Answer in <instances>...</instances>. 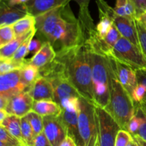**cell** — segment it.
<instances>
[{"mask_svg":"<svg viewBox=\"0 0 146 146\" xmlns=\"http://www.w3.org/2000/svg\"><path fill=\"white\" fill-rule=\"evenodd\" d=\"M37 37L48 42L56 52L85 44L82 24L70 4L56 7L36 17Z\"/></svg>","mask_w":146,"mask_h":146,"instance_id":"obj_1","label":"cell"},{"mask_svg":"<svg viewBox=\"0 0 146 146\" xmlns=\"http://www.w3.org/2000/svg\"><path fill=\"white\" fill-rule=\"evenodd\" d=\"M90 50L86 44L56 53L68 81L82 97L94 104Z\"/></svg>","mask_w":146,"mask_h":146,"instance_id":"obj_2","label":"cell"},{"mask_svg":"<svg viewBox=\"0 0 146 146\" xmlns=\"http://www.w3.org/2000/svg\"><path fill=\"white\" fill-rule=\"evenodd\" d=\"M111 75V99L106 110L115 121L125 130L128 122L135 115L136 106L131 94L123 87L116 78L110 66Z\"/></svg>","mask_w":146,"mask_h":146,"instance_id":"obj_3","label":"cell"},{"mask_svg":"<svg viewBox=\"0 0 146 146\" xmlns=\"http://www.w3.org/2000/svg\"><path fill=\"white\" fill-rule=\"evenodd\" d=\"M91 52V51H90ZM94 104L106 109L111 99L110 64L105 56L91 52Z\"/></svg>","mask_w":146,"mask_h":146,"instance_id":"obj_4","label":"cell"},{"mask_svg":"<svg viewBox=\"0 0 146 146\" xmlns=\"http://www.w3.org/2000/svg\"><path fill=\"white\" fill-rule=\"evenodd\" d=\"M78 132L80 146H96L98 129L96 105L82 96L78 103Z\"/></svg>","mask_w":146,"mask_h":146,"instance_id":"obj_5","label":"cell"},{"mask_svg":"<svg viewBox=\"0 0 146 146\" xmlns=\"http://www.w3.org/2000/svg\"><path fill=\"white\" fill-rule=\"evenodd\" d=\"M106 57H113L135 71L146 69V59L141 48L122 36Z\"/></svg>","mask_w":146,"mask_h":146,"instance_id":"obj_6","label":"cell"},{"mask_svg":"<svg viewBox=\"0 0 146 146\" xmlns=\"http://www.w3.org/2000/svg\"><path fill=\"white\" fill-rule=\"evenodd\" d=\"M100 146H115L121 126L106 109L96 106Z\"/></svg>","mask_w":146,"mask_h":146,"instance_id":"obj_7","label":"cell"},{"mask_svg":"<svg viewBox=\"0 0 146 146\" xmlns=\"http://www.w3.org/2000/svg\"><path fill=\"white\" fill-rule=\"evenodd\" d=\"M48 80L54 87V101L58 103L61 109L78 103L81 95L65 76H58Z\"/></svg>","mask_w":146,"mask_h":146,"instance_id":"obj_8","label":"cell"},{"mask_svg":"<svg viewBox=\"0 0 146 146\" xmlns=\"http://www.w3.org/2000/svg\"><path fill=\"white\" fill-rule=\"evenodd\" d=\"M101 1L105 9L111 17L115 28L118 29L121 36L128 39L135 45L140 47L135 19L118 15L115 13L114 8L111 7L106 0H101Z\"/></svg>","mask_w":146,"mask_h":146,"instance_id":"obj_9","label":"cell"},{"mask_svg":"<svg viewBox=\"0 0 146 146\" xmlns=\"http://www.w3.org/2000/svg\"><path fill=\"white\" fill-rule=\"evenodd\" d=\"M113 72L118 81L128 93L132 95L135 87L138 84L136 72L130 66L123 64L111 57H106Z\"/></svg>","mask_w":146,"mask_h":146,"instance_id":"obj_10","label":"cell"},{"mask_svg":"<svg viewBox=\"0 0 146 146\" xmlns=\"http://www.w3.org/2000/svg\"><path fill=\"white\" fill-rule=\"evenodd\" d=\"M24 91H27V87L21 82L19 70L1 74L0 97L9 100Z\"/></svg>","mask_w":146,"mask_h":146,"instance_id":"obj_11","label":"cell"},{"mask_svg":"<svg viewBox=\"0 0 146 146\" xmlns=\"http://www.w3.org/2000/svg\"><path fill=\"white\" fill-rule=\"evenodd\" d=\"M44 132L52 146H59L66 137L67 131L59 116H44Z\"/></svg>","mask_w":146,"mask_h":146,"instance_id":"obj_12","label":"cell"},{"mask_svg":"<svg viewBox=\"0 0 146 146\" xmlns=\"http://www.w3.org/2000/svg\"><path fill=\"white\" fill-rule=\"evenodd\" d=\"M34 100L27 91L21 92L9 100L5 110L9 115H14L19 117L27 115L33 110Z\"/></svg>","mask_w":146,"mask_h":146,"instance_id":"obj_13","label":"cell"},{"mask_svg":"<svg viewBox=\"0 0 146 146\" xmlns=\"http://www.w3.org/2000/svg\"><path fill=\"white\" fill-rule=\"evenodd\" d=\"M59 117L66 129L67 135L74 139L77 145H81L78 132V104L74 107L62 109Z\"/></svg>","mask_w":146,"mask_h":146,"instance_id":"obj_14","label":"cell"},{"mask_svg":"<svg viewBox=\"0 0 146 146\" xmlns=\"http://www.w3.org/2000/svg\"><path fill=\"white\" fill-rule=\"evenodd\" d=\"M29 14L24 5H8L6 1H1L0 5V27L11 26Z\"/></svg>","mask_w":146,"mask_h":146,"instance_id":"obj_15","label":"cell"},{"mask_svg":"<svg viewBox=\"0 0 146 146\" xmlns=\"http://www.w3.org/2000/svg\"><path fill=\"white\" fill-rule=\"evenodd\" d=\"M34 101L54 100V87L51 82L40 76L32 86L27 90Z\"/></svg>","mask_w":146,"mask_h":146,"instance_id":"obj_16","label":"cell"},{"mask_svg":"<svg viewBox=\"0 0 146 146\" xmlns=\"http://www.w3.org/2000/svg\"><path fill=\"white\" fill-rule=\"evenodd\" d=\"M71 1L72 0H29L24 6L29 14L37 17L54 8L70 4Z\"/></svg>","mask_w":146,"mask_h":146,"instance_id":"obj_17","label":"cell"},{"mask_svg":"<svg viewBox=\"0 0 146 146\" xmlns=\"http://www.w3.org/2000/svg\"><path fill=\"white\" fill-rule=\"evenodd\" d=\"M56 57V52L48 42H45L42 48L33 57L28 59V63L41 69L54 61Z\"/></svg>","mask_w":146,"mask_h":146,"instance_id":"obj_18","label":"cell"},{"mask_svg":"<svg viewBox=\"0 0 146 146\" xmlns=\"http://www.w3.org/2000/svg\"><path fill=\"white\" fill-rule=\"evenodd\" d=\"M33 110L42 117H44V116H59L62 112L61 106L54 100L34 101Z\"/></svg>","mask_w":146,"mask_h":146,"instance_id":"obj_19","label":"cell"},{"mask_svg":"<svg viewBox=\"0 0 146 146\" xmlns=\"http://www.w3.org/2000/svg\"><path fill=\"white\" fill-rule=\"evenodd\" d=\"M35 30H36V28L34 29L30 32L27 33V34H24V35L19 36V37H16L14 40L10 42L7 44L2 47H0V60H10L14 57V54L19 47L21 46V44L34 32Z\"/></svg>","mask_w":146,"mask_h":146,"instance_id":"obj_20","label":"cell"},{"mask_svg":"<svg viewBox=\"0 0 146 146\" xmlns=\"http://www.w3.org/2000/svg\"><path fill=\"white\" fill-rule=\"evenodd\" d=\"M19 71L21 82L26 86L27 91L40 77L39 69L28 63L27 60L26 64L20 69Z\"/></svg>","mask_w":146,"mask_h":146,"instance_id":"obj_21","label":"cell"},{"mask_svg":"<svg viewBox=\"0 0 146 146\" xmlns=\"http://www.w3.org/2000/svg\"><path fill=\"white\" fill-rule=\"evenodd\" d=\"M21 117L14 115H9L1 123H0V125L3 126L11 135L18 139L23 145H25L21 135Z\"/></svg>","mask_w":146,"mask_h":146,"instance_id":"obj_22","label":"cell"},{"mask_svg":"<svg viewBox=\"0 0 146 146\" xmlns=\"http://www.w3.org/2000/svg\"><path fill=\"white\" fill-rule=\"evenodd\" d=\"M16 37L24 35L36 29V17L28 14L11 25Z\"/></svg>","mask_w":146,"mask_h":146,"instance_id":"obj_23","label":"cell"},{"mask_svg":"<svg viewBox=\"0 0 146 146\" xmlns=\"http://www.w3.org/2000/svg\"><path fill=\"white\" fill-rule=\"evenodd\" d=\"M115 13L121 17L136 19L138 18L135 6L133 0H115Z\"/></svg>","mask_w":146,"mask_h":146,"instance_id":"obj_24","label":"cell"},{"mask_svg":"<svg viewBox=\"0 0 146 146\" xmlns=\"http://www.w3.org/2000/svg\"><path fill=\"white\" fill-rule=\"evenodd\" d=\"M76 2L79 7L78 17L81 24L85 27L94 24V19L89 11V4L91 0H72Z\"/></svg>","mask_w":146,"mask_h":146,"instance_id":"obj_25","label":"cell"},{"mask_svg":"<svg viewBox=\"0 0 146 146\" xmlns=\"http://www.w3.org/2000/svg\"><path fill=\"white\" fill-rule=\"evenodd\" d=\"M21 130L24 144L27 146H32L36 135L31 124L26 117L21 118Z\"/></svg>","mask_w":146,"mask_h":146,"instance_id":"obj_26","label":"cell"},{"mask_svg":"<svg viewBox=\"0 0 146 146\" xmlns=\"http://www.w3.org/2000/svg\"><path fill=\"white\" fill-rule=\"evenodd\" d=\"M24 117L30 123L36 135L44 132V119L42 116L34 110H31Z\"/></svg>","mask_w":146,"mask_h":146,"instance_id":"obj_27","label":"cell"},{"mask_svg":"<svg viewBox=\"0 0 146 146\" xmlns=\"http://www.w3.org/2000/svg\"><path fill=\"white\" fill-rule=\"evenodd\" d=\"M36 34V30L34 31L22 44H21L19 49L17 50V51L16 52L15 54H14V57L11 58V60H13L15 62H25L26 59L25 57L27 55H29V47L30 42H31V39L34 37Z\"/></svg>","mask_w":146,"mask_h":146,"instance_id":"obj_28","label":"cell"},{"mask_svg":"<svg viewBox=\"0 0 146 146\" xmlns=\"http://www.w3.org/2000/svg\"><path fill=\"white\" fill-rule=\"evenodd\" d=\"M22 143L0 125V146H21Z\"/></svg>","mask_w":146,"mask_h":146,"instance_id":"obj_29","label":"cell"},{"mask_svg":"<svg viewBox=\"0 0 146 146\" xmlns=\"http://www.w3.org/2000/svg\"><path fill=\"white\" fill-rule=\"evenodd\" d=\"M27 60L24 62H15L13 60H0V74H5V73L10 72L14 70H20L27 62Z\"/></svg>","mask_w":146,"mask_h":146,"instance_id":"obj_30","label":"cell"},{"mask_svg":"<svg viewBox=\"0 0 146 146\" xmlns=\"http://www.w3.org/2000/svg\"><path fill=\"white\" fill-rule=\"evenodd\" d=\"M16 38L11 26H4L0 28V47H2Z\"/></svg>","mask_w":146,"mask_h":146,"instance_id":"obj_31","label":"cell"},{"mask_svg":"<svg viewBox=\"0 0 146 146\" xmlns=\"http://www.w3.org/2000/svg\"><path fill=\"white\" fill-rule=\"evenodd\" d=\"M135 24L138 31L140 47L146 59V29L142 21L138 18L135 19Z\"/></svg>","mask_w":146,"mask_h":146,"instance_id":"obj_32","label":"cell"},{"mask_svg":"<svg viewBox=\"0 0 146 146\" xmlns=\"http://www.w3.org/2000/svg\"><path fill=\"white\" fill-rule=\"evenodd\" d=\"M133 100L135 106L140 105L141 102L146 98V87L143 84H138L132 93Z\"/></svg>","mask_w":146,"mask_h":146,"instance_id":"obj_33","label":"cell"},{"mask_svg":"<svg viewBox=\"0 0 146 146\" xmlns=\"http://www.w3.org/2000/svg\"><path fill=\"white\" fill-rule=\"evenodd\" d=\"M141 122H142L141 117L138 114L135 113V115L128 122L125 130L128 131L132 136L135 135L138 133V130H139V127L141 125Z\"/></svg>","mask_w":146,"mask_h":146,"instance_id":"obj_34","label":"cell"},{"mask_svg":"<svg viewBox=\"0 0 146 146\" xmlns=\"http://www.w3.org/2000/svg\"><path fill=\"white\" fill-rule=\"evenodd\" d=\"M133 140V137L128 131L121 129L117 134L115 146H127Z\"/></svg>","mask_w":146,"mask_h":146,"instance_id":"obj_35","label":"cell"},{"mask_svg":"<svg viewBox=\"0 0 146 146\" xmlns=\"http://www.w3.org/2000/svg\"><path fill=\"white\" fill-rule=\"evenodd\" d=\"M135 113L138 114L141 117V120H142L139 130H138V133H137L135 135L138 136V137H140L143 140L146 141V114L140 106H137L136 107V112H135Z\"/></svg>","mask_w":146,"mask_h":146,"instance_id":"obj_36","label":"cell"},{"mask_svg":"<svg viewBox=\"0 0 146 146\" xmlns=\"http://www.w3.org/2000/svg\"><path fill=\"white\" fill-rule=\"evenodd\" d=\"M44 42L43 40H40L39 38H34V37L31 39L30 42L29 47V55H35L44 45Z\"/></svg>","mask_w":146,"mask_h":146,"instance_id":"obj_37","label":"cell"},{"mask_svg":"<svg viewBox=\"0 0 146 146\" xmlns=\"http://www.w3.org/2000/svg\"><path fill=\"white\" fill-rule=\"evenodd\" d=\"M32 146H52L44 132L36 135L33 142Z\"/></svg>","mask_w":146,"mask_h":146,"instance_id":"obj_38","label":"cell"},{"mask_svg":"<svg viewBox=\"0 0 146 146\" xmlns=\"http://www.w3.org/2000/svg\"><path fill=\"white\" fill-rule=\"evenodd\" d=\"M135 6L138 18L146 12V0H133ZM137 18V19H138Z\"/></svg>","mask_w":146,"mask_h":146,"instance_id":"obj_39","label":"cell"},{"mask_svg":"<svg viewBox=\"0 0 146 146\" xmlns=\"http://www.w3.org/2000/svg\"><path fill=\"white\" fill-rule=\"evenodd\" d=\"M136 77L138 84H143L146 87V69L136 70Z\"/></svg>","mask_w":146,"mask_h":146,"instance_id":"obj_40","label":"cell"},{"mask_svg":"<svg viewBox=\"0 0 146 146\" xmlns=\"http://www.w3.org/2000/svg\"><path fill=\"white\" fill-rule=\"evenodd\" d=\"M59 146H78L76 142L74 141V139L71 138V137L67 135L66 137L63 140L59 145Z\"/></svg>","mask_w":146,"mask_h":146,"instance_id":"obj_41","label":"cell"},{"mask_svg":"<svg viewBox=\"0 0 146 146\" xmlns=\"http://www.w3.org/2000/svg\"><path fill=\"white\" fill-rule=\"evenodd\" d=\"M29 1V0H7L6 2L8 4V5L11 6V7H14V6L24 5Z\"/></svg>","mask_w":146,"mask_h":146,"instance_id":"obj_42","label":"cell"},{"mask_svg":"<svg viewBox=\"0 0 146 146\" xmlns=\"http://www.w3.org/2000/svg\"><path fill=\"white\" fill-rule=\"evenodd\" d=\"M133 140H135V142L137 143L138 146H146L145 140H143L142 138H141V137L137 135L133 136Z\"/></svg>","mask_w":146,"mask_h":146,"instance_id":"obj_43","label":"cell"},{"mask_svg":"<svg viewBox=\"0 0 146 146\" xmlns=\"http://www.w3.org/2000/svg\"><path fill=\"white\" fill-rule=\"evenodd\" d=\"M8 100L0 97V110H5L6 107L8 104Z\"/></svg>","mask_w":146,"mask_h":146,"instance_id":"obj_44","label":"cell"},{"mask_svg":"<svg viewBox=\"0 0 146 146\" xmlns=\"http://www.w3.org/2000/svg\"><path fill=\"white\" fill-rule=\"evenodd\" d=\"M8 115V113L5 110H0V123H1Z\"/></svg>","mask_w":146,"mask_h":146,"instance_id":"obj_45","label":"cell"},{"mask_svg":"<svg viewBox=\"0 0 146 146\" xmlns=\"http://www.w3.org/2000/svg\"><path fill=\"white\" fill-rule=\"evenodd\" d=\"M138 19H139L142 21L143 24V25L145 26V27L146 29V12L144 13V14H143L142 15L140 16V17H138Z\"/></svg>","mask_w":146,"mask_h":146,"instance_id":"obj_46","label":"cell"},{"mask_svg":"<svg viewBox=\"0 0 146 146\" xmlns=\"http://www.w3.org/2000/svg\"><path fill=\"white\" fill-rule=\"evenodd\" d=\"M138 106H140L142 108V110L145 112V113L146 114V98Z\"/></svg>","mask_w":146,"mask_h":146,"instance_id":"obj_47","label":"cell"},{"mask_svg":"<svg viewBox=\"0 0 146 146\" xmlns=\"http://www.w3.org/2000/svg\"><path fill=\"white\" fill-rule=\"evenodd\" d=\"M127 146H138V145H137V143H135V140H131L129 143H128V145Z\"/></svg>","mask_w":146,"mask_h":146,"instance_id":"obj_48","label":"cell"},{"mask_svg":"<svg viewBox=\"0 0 146 146\" xmlns=\"http://www.w3.org/2000/svg\"><path fill=\"white\" fill-rule=\"evenodd\" d=\"M96 146H100V145H99V143H98H98H97Z\"/></svg>","mask_w":146,"mask_h":146,"instance_id":"obj_49","label":"cell"},{"mask_svg":"<svg viewBox=\"0 0 146 146\" xmlns=\"http://www.w3.org/2000/svg\"><path fill=\"white\" fill-rule=\"evenodd\" d=\"M21 146H27V145H21Z\"/></svg>","mask_w":146,"mask_h":146,"instance_id":"obj_50","label":"cell"}]
</instances>
